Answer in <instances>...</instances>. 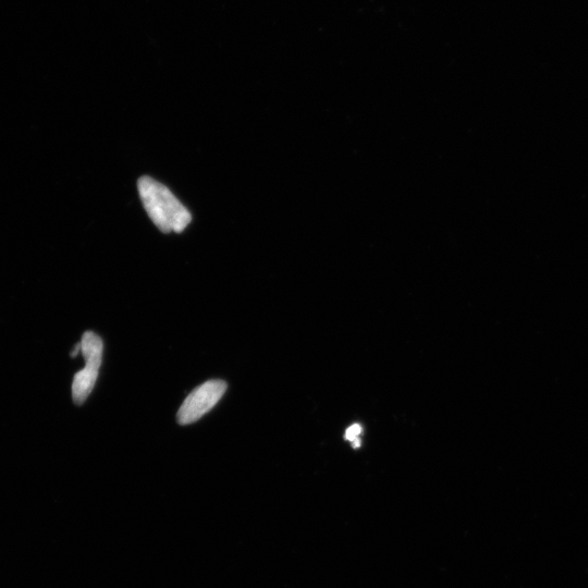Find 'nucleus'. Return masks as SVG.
<instances>
[{
    "label": "nucleus",
    "instance_id": "obj_3",
    "mask_svg": "<svg viewBox=\"0 0 588 588\" xmlns=\"http://www.w3.org/2000/svg\"><path fill=\"white\" fill-rule=\"evenodd\" d=\"M227 387L226 382L213 379V381H208L195 388L178 411V423L180 425H189L199 421L223 398Z\"/></svg>",
    "mask_w": 588,
    "mask_h": 588
},
{
    "label": "nucleus",
    "instance_id": "obj_5",
    "mask_svg": "<svg viewBox=\"0 0 588 588\" xmlns=\"http://www.w3.org/2000/svg\"><path fill=\"white\" fill-rule=\"evenodd\" d=\"M80 351H81V343H78V345H76V348L71 351V354H70L71 358H76Z\"/></svg>",
    "mask_w": 588,
    "mask_h": 588
},
{
    "label": "nucleus",
    "instance_id": "obj_1",
    "mask_svg": "<svg viewBox=\"0 0 588 588\" xmlns=\"http://www.w3.org/2000/svg\"><path fill=\"white\" fill-rule=\"evenodd\" d=\"M138 189L146 213L164 234H180L189 226L192 220L190 212L162 183L150 177H142Z\"/></svg>",
    "mask_w": 588,
    "mask_h": 588
},
{
    "label": "nucleus",
    "instance_id": "obj_2",
    "mask_svg": "<svg viewBox=\"0 0 588 588\" xmlns=\"http://www.w3.org/2000/svg\"><path fill=\"white\" fill-rule=\"evenodd\" d=\"M103 340L93 332L83 335L81 352L87 362L84 369L76 374L72 384V398L81 406L90 396L100 372L103 357Z\"/></svg>",
    "mask_w": 588,
    "mask_h": 588
},
{
    "label": "nucleus",
    "instance_id": "obj_4",
    "mask_svg": "<svg viewBox=\"0 0 588 588\" xmlns=\"http://www.w3.org/2000/svg\"><path fill=\"white\" fill-rule=\"evenodd\" d=\"M362 434V427L359 424L352 425L346 432V439L351 441L359 440Z\"/></svg>",
    "mask_w": 588,
    "mask_h": 588
}]
</instances>
